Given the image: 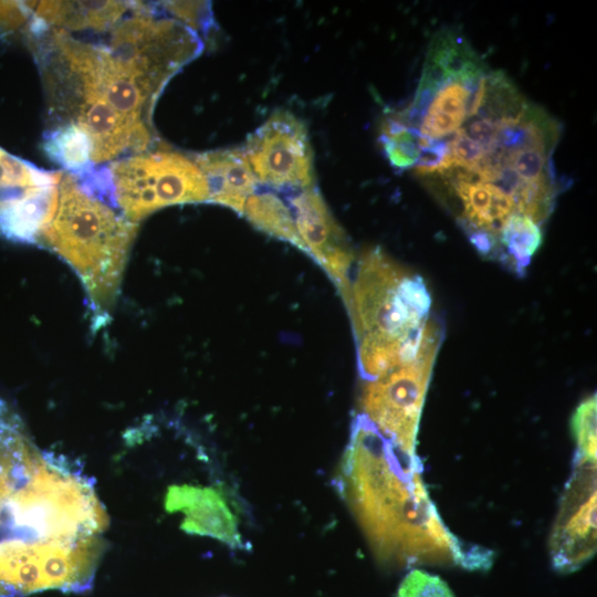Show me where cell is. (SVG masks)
I'll return each mask as SVG.
<instances>
[{
  "label": "cell",
  "mask_w": 597,
  "mask_h": 597,
  "mask_svg": "<svg viewBox=\"0 0 597 597\" xmlns=\"http://www.w3.org/2000/svg\"><path fill=\"white\" fill-rule=\"evenodd\" d=\"M137 224L116 206L108 179L93 182L66 174L59 185V201L38 243L57 253L81 279L97 316L114 302L135 238Z\"/></svg>",
  "instance_id": "4"
},
{
  "label": "cell",
  "mask_w": 597,
  "mask_h": 597,
  "mask_svg": "<svg viewBox=\"0 0 597 597\" xmlns=\"http://www.w3.org/2000/svg\"><path fill=\"white\" fill-rule=\"evenodd\" d=\"M241 214L259 230L306 252L290 205L275 192L256 190L245 200Z\"/></svg>",
  "instance_id": "14"
},
{
  "label": "cell",
  "mask_w": 597,
  "mask_h": 597,
  "mask_svg": "<svg viewBox=\"0 0 597 597\" xmlns=\"http://www.w3.org/2000/svg\"><path fill=\"white\" fill-rule=\"evenodd\" d=\"M44 149L52 160L71 174L82 175L92 165L91 142L75 124H65L51 130Z\"/></svg>",
  "instance_id": "16"
},
{
  "label": "cell",
  "mask_w": 597,
  "mask_h": 597,
  "mask_svg": "<svg viewBox=\"0 0 597 597\" xmlns=\"http://www.w3.org/2000/svg\"><path fill=\"white\" fill-rule=\"evenodd\" d=\"M167 509L185 514L182 528L189 533L211 536L233 547H243L237 516L223 496L212 488L172 486L168 491Z\"/></svg>",
  "instance_id": "11"
},
{
  "label": "cell",
  "mask_w": 597,
  "mask_h": 597,
  "mask_svg": "<svg viewBox=\"0 0 597 597\" xmlns=\"http://www.w3.org/2000/svg\"><path fill=\"white\" fill-rule=\"evenodd\" d=\"M549 534L552 565L570 574L596 553V462L576 459Z\"/></svg>",
  "instance_id": "9"
},
{
  "label": "cell",
  "mask_w": 597,
  "mask_h": 597,
  "mask_svg": "<svg viewBox=\"0 0 597 597\" xmlns=\"http://www.w3.org/2000/svg\"><path fill=\"white\" fill-rule=\"evenodd\" d=\"M396 597H454V595L440 577L415 568L401 580Z\"/></svg>",
  "instance_id": "18"
},
{
  "label": "cell",
  "mask_w": 597,
  "mask_h": 597,
  "mask_svg": "<svg viewBox=\"0 0 597 597\" xmlns=\"http://www.w3.org/2000/svg\"><path fill=\"white\" fill-rule=\"evenodd\" d=\"M75 493L67 459L40 451L0 399V563L62 557L74 532Z\"/></svg>",
  "instance_id": "3"
},
{
  "label": "cell",
  "mask_w": 597,
  "mask_h": 597,
  "mask_svg": "<svg viewBox=\"0 0 597 597\" xmlns=\"http://www.w3.org/2000/svg\"><path fill=\"white\" fill-rule=\"evenodd\" d=\"M440 345L428 346L413 362L367 381L362 390V413L410 455H417L420 416Z\"/></svg>",
  "instance_id": "6"
},
{
  "label": "cell",
  "mask_w": 597,
  "mask_h": 597,
  "mask_svg": "<svg viewBox=\"0 0 597 597\" xmlns=\"http://www.w3.org/2000/svg\"><path fill=\"white\" fill-rule=\"evenodd\" d=\"M60 171L36 168L0 148V234L38 243L59 201Z\"/></svg>",
  "instance_id": "8"
},
{
  "label": "cell",
  "mask_w": 597,
  "mask_h": 597,
  "mask_svg": "<svg viewBox=\"0 0 597 597\" xmlns=\"http://www.w3.org/2000/svg\"><path fill=\"white\" fill-rule=\"evenodd\" d=\"M335 482L380 559L491 566L490 551L463 545L444 525L422 482L418 457L396 446L364 413L352 423Z\"/></svg>",
  "instance_id": "2"
},
{
  "label": "cell",
  "mask_w": 597,
  "mask_h": 597,
  "mask_svg": "<svg viewBox=\"0 0 597 597\" xmlns=\"http://www.w3.org/2000/svg\"><path fill=\"white\" fill-rule=\"evenodd\" d=\"M543 241L542 227L526 216L515 213L504 224L499 243V260L522 274Z\"/></svg>",
  "instance_id": "15"
},
{
  "label": "cell",
  "mask_w": 597,
  "mask_h": 597,
  "mask_svg": "<svg viewBox=\"0 0 597 597\" xmlns=\"http://www.w3.org/2000/svg\"><path fill=\"white\" fill-rule=\"evenodd\" d=\"M34 20L53 29L71 31H107L132 10L128 1H40L27 2ZM27 6V7H28Z\"/></svg>",
  "instance_id": "13"
},
{
  "label": "cell",
  "mask_w": 597,
  "mask_h": 597,
  "mask_svg": "<svg viewBox=\"0 0 597 597\" xmlns=\"http://www.w3.org/2000/svg\"><path fill=\"white\" fill-rule=\"evenodd\" d=\"M106 175L116 206L134 223L160 208L203 202L209 197L196 161L176 151L126 156L112 163Z\"/></svg>",
  "instance_id": "5"
},
{
  "label": "cell",
  "mask_w": 597,
  "mask_h": 597,
  "mask_svg": "<svg viewBox=\"0 0 597 597\" xmlns=\"http://www.w3.org/2000/svg\"><path fill=\"white\" fill-rule=\"evenodd\" d=\"M561 134L555 117L503 71L486 65L459 126L422 153L411 171L433 196L455 186L480 187L510 199L542 227L565 182L553 160Z\"/></svg>",
  "instance_id": "1"
},
{
  "label": "cell",
  "mask_w": 597,
  "mask_h": 597,
  "mask_svg": "<svg viewBox=\"0 0 597 597\" xmlns=\"http://www.w3.org/2000/svg\"><path fill=\"white\" fill-rule=\"evenodd\" d=\"M163 8L192 30L205 29L210 23V10L207 2L168 1Z\"/></svg>",
  "instance_id": "19"
},
{
  "label": "cell",
  "mask_w": 597,
  "mask_h": 597,
  "mask_svg": "<svg viewBox=\"0 0 597 597\" xmlns=\"http://www.w3.org/2000/svg\"><path fill=\"white\" fill-rule=\"evenodd\" d=\"M243 150L258 184L294 191L314 187L307 128L291 112H274L248 137Z\"/></svg>",
  "instance_id": "7"
},
{
  "label": "cell",
  "mask_w": 597,
  "mask_h": 597,
  "mask_svg": "<svg viewBox=\"0 0 597 597\" xmlns=\"http://www.w3.org/2000/svg\"><path fill=\"white\" fill-rule=\"evenodd\" d=\"M208 185V201L242 213L245 200L256 191L258 181L243 149L228 148L193 157Z\"/></svg>",
  "instance_id": "12"
},
{
  "label": "cell",
  "mask_w": 597,
  "mask_h": 597,
  "mask_svg": "<svg viewBox=\"0 0 597 597\" xmlns=\"http://www.w3.org/2000/svg\"><path fill=\"white\" fill-rule=\"evenodd\" d=\"M289 202L306 253L323 266L342 295L345 294L350 284L355 255L322 195L314 186L298 191Z\"/></svg>",
  "instance_id": "10"
},
{
  "label": "cell",
  "mask_w": 597,
  "mask_h": 597,
  "mask_svg": "<svg viewBox=\"0 0 597 597\" xmlns=\"http://www.w3.org/2000/svg\"><path fill=\"white\" fill-rule=\"evenodd\" d=\"M596 395L583 400L575 409L570 429L576 443V459L596 462Z\"/></svg>",
  "instance_id": "17"
}]
</instances>
